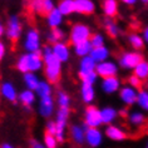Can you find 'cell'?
Here are the masks:
<instances>
[{"instance_id": "19", "label": "cell", "mask_w": 148, "mask_h": 148, "mask_svg": "<svg viewBox=\"0 0 148 148\" xmlns=\"http://www.w3.org/2000/svg\"><path fill=\"white\" fill-rule=\"evenodd\" d=\"M80 98H82V102L86 103L87 106H92V103L95 99V89L93 84H88V83L80 84Z\"/></svg>"}, {"instance_id": "4", "label": "cell", "mask_w": 148, "mask_h": 148, "mask_svg": "<svg viewBox=\"0 0 148 148\" xmlns=\"http://www.w3.org/2000/svg\"><path fill=\"white\" fill-rule=\"evenodd\" d=\"M92 36V30L87 24L84 23H77L74 24L69 33V42L74 47L79 43L87 42Z\"/></svg>"}, {"instance_id": "20", "label": "cell", "mask_w": 148, "mask_h": 148, "mask_svg": "<svg viewBox=\"0 0 148 148\" xmlns=\"http://www.w3.org/2000/svg\"><path fill=\"white\" fill-rule=\"evenodd\" d=\"M36 93L34 90H30V89H27L25 88L24 90L19 92V98H18V101H19L20 104L24 106L25 109H30V107L34 104V103L36 102Z\"/></svg>"}, {"instance_id": "21", "label": "cell", "mask_w": 148, "mask_h": 148, "mask_svg": "<svg viewBox=\"0 0 148 148\" xmlns=\"http://www.w3.org/2000/svg\"><path fill=\"white\" fill-rule=\"evenodd\" d=\"M63 20H64V15L59 12L58 8H55L53 12H50L45 16V21H47V25L49 27V29L60 28L63 24Z\"/></svg>"}, {"instance_id": "27", "label": "cell", "mask_w": 148, "mask_h": 148, "mask_svg": "<svg viewBox=\"0 0 148 148\" xmlns=\"http://www.w3.org/2000/svg\"><path fill=\"white\" fill-rule=\"evenodd\" d=\"M65 36H66V34L62 28L50 29L49 33L47 34V42L49 45H54V44H57V43L64 42Z\"/></svg>"}, {"instance_id": "37", "label": "cell", "mask_w": 148, "mask_h": 148, "mask_svg": "<svg viewBox=\"0 0 148 148\" xmlns=\"http://www.w3.org/2000/svg\"><path fill=\"white\" fill-rule=\"evenodd\" d=\"M90 43L93 48H101V47H106V36L102 33H93L90 36Z\"/></svg>"}, {"instance_id": "47", "label": "cell", "mask_w": 148, "mask_h": 148, "mask_svg": "<svg viewBox=\"0 0 148 148\" xmlns=\"http://www.w3.org/2000/svg\"><path fill=\"white\" fill-rule=\"evenodd\" d=\"M119 1L122 3V4L127 5V6H134L139 0H119Z\"/></svg>"}, {"instance_id": "36", "label": "cell", "mask_w": 148, "mask_h": 148, "mask_svg": "<svg viewBox=\"0 0 148 148\" xmlns=\"http://www.w3.org/2000/svg\"><path fill=\"white\" fill-rule=\"evenodd\" d=\"M137 106L139 107V109L142 110V112L148 113V90L147 89H139Z\"/></svg>"}, {"instance_id": "33", "label": "cell", "mask_w": 148, "mask_h": 148, "mask_svg": "<svg viewBox=\"0 0 148 148\" xmlns=\"http://www.w3.org/2000/svg\"><path fill=\"white\" fill-rule=\"evenodd\" d=\"M35 93L38 95L39 99L45 98V97H50V95L53 94V84H50L48 80H42Z\"/></svg>"}, {"instance_id": "30", "label": "cell", "mask_w": 148, "mask_h": 148, "mask_svg": "<svg viewBox=\"0 0 148 148\" xmlns=\"http://www.w3.org/2000/svg\"><path fill=\"white\" fill-rule=\"evenodd\" d=\"M57 8L64 16H69L75 13V1L74 0H59Z\"/></svg>"}, {"instance_id": "7", "label": "cell", "mask_w": 148, "mask_h": 148, "mask_svg": "<svg viewBox=\"0 0 148 148\" xmlns=\"http://www.w3.org/2000/svg\"><path fill=\"white\" fill-rule=\"evenodd\" d=\"M23 48L25 53H36L42 50V40H40V33L35 28H30L25 34V39L23 42Z\"/></svg>"}, {"instance_id": "15", "label": "cell", "mask_w": 148, "mask_h": 148, "mask_svg": "<svg viewBox=\"0 0 148 148\" xmlns=\"http://www.w3.org/2000/svg\"><path fill=\"white\" fill-rule=\"evenodd\" d=\"M104 136L112 142H123L127 139V132L124 131L121 125L118 124H110L107 125L104 129Z\"/></svg>"}, {"instance_id": "3", "label": "cell", "mask_w": 148, "mask_h": 148, "mask_svg": "<svg viewBox=\"0 0 148 148\" xmlns=\"http://www.w3.org/2000/svg\"><path fill=\"white\" fill-rule=\"evenodd\" d=\"M142 60H144V57L140 51L125 50L118 58V65L125 70H134L136 66Z\"/></svg>"}, {"instance_id": "12", "label": "cell", "mask_w": 148, "mask_h": 148, "mask_svg": "<svg viewBox=\"0 0 148 148\" xmlns=\"http://www.w3.org/2000/svg\"><path fill=\"white\" fill-rule=\"evenodd\" d=\"M89 128L86 123L83 124H72L69 127V137L73 140L74 144L82 146L86 143V133L87 129Z\"/></svg>"}, {"instance_id": "29", "label": "cell", "mask_w": 148, "mask_h": 148, "mask_svg": "<svg viewBox=\"0 0 148 148\" xmlns=\"http://www.w3.org/2000/svg\"><path fill=\"white\" fill-rule=\"evenodd\" d=\"M127 119L129 122V124L133 125V127H142L147 122V117L142 110H133V112L129 113Z\"/></svg>"}, {"instance_id": "39", "label": "cell", "mask_w": 148, "mask_h": 148, "mask_svg": "<svg viewBox=\"0 0 148 148\" xmlns=\"http://www.w3.org/2000/svg\"><path fill=\"white\" fill-rule=\"evenodd\" d=\"M43 143L47 148H58V139L55 136L48 134V133H44V138H43Z\"/></svg>"}, {"instance_id": "46", "label": "cell", "mask_w": 148, "mask_h": 148, "mask_svg": "<svg viewBox=\"0 0 148 148\" xmlns=\"http://www.w3.org/2000/svg\"><path fill=\"white\" fill-rule=\"evenodd\" d=\"M6 53V45L4 42H0V60H3Z\"/></svg>"}, {"instance_id": "48", "label": "cell", "mask_w": 148, "mask_h": 148, "mask_svg": "<svg viewBox=\"0 0 148 148\" xmlns=\"http://www.w3.org/2000/svg\"><path fill=\"white\" fill-rule=\"evenodd\" d=\"M142 36H143V39H144V42H146V44H148V25L142 30Z\"/></svg>"}, {"instance_id": "23", "label": "cell", "mask_w": 148, "mask_h": 148, "mask_svg": "<svg viewBox=\"0 0 148 148\" xmlns=\"http://www.w3.org/2000/svg\"><path fill=\"white\" fill-rule=\"evenodd\" d=\"M95 68H97V63H95L93 59H92L90 55L88 57H84L79 60V68H78V77H82L87 73L94 72Z\"/></svg>"}, {"instance_id": "24", "label": "cell", "mask_w": 148, "mask_h": 148, "mask_svg": "<svg viewBox=\"0 0 148 148\" xmlns=\"http://www.w3.org/2000/svg\"><path fill=\"white\" fill-rule=\"evenodd\" d=\"M127 42L129 44V47L136 51H140L144 48V45H146V42H144L142 34H139L137 32L129 33L127 35Z\"/></svg>"}, {"instance_id": "26", "label": "cell", "mask_w": 148, "mask_h": 148, "mask_svg": "<svg viewBox=\"0 0 148 148\" xmlns=\"http://www.w3.org/2000/svg\"><path fill=\"white\" fill-rule=\"evenodd\" d=\"M90 57L92 59L97 63H102V62H106V60H109V57H110V50L108 47H101V48H93L90 53Z\"/></svg>"}, {"instance_id": "22", "label": "cell", "mask_w": 148, "mask_h": 148, "mask_svg": "<svg viewBox=\"0 0 148 148\" xmlns=\"http://www.w3.org/2000/svg\"><path fill=\"white\" fill-rule=\"evenodd\" d=\"M101 113H102L103 124H106V125L114 124V122H116L117 118L119 117L118 109H116L114 107H110V106H107V107H104V108H102Z\"/></svg>"}, {"instance_id": "11", "label": "cell", "mask_w": 148, "mask_h": 148, "mask_svg": "<svg viewBox=\"0 0 148 148\" xmlns=\"http://www.w3.org/2000/svg\"><path fill=\"white\" fill-rule=\"evenodd\" d=\"M0 93H1V97L4 98L5 101L13 103L14 106H16L18 103H19V101H18V98H19V93H18L16 87L14 86V83L10 82V80H5V82L1 83Z\"/></svg>"}, {"instance_id": "45", "label": "cell", "mask_w": 148, "mask_h": 148, "mask_svg": "<svg viewBox=\"0 0 148 148\" xmlns=\"http://www.w3.org/2000/svg\"><path fill=\"white\" fill-rule=\"evenodd\" d=\"M118 113H119V117H122V118H128V116H129V110L127 109V107H123V108H119L118 109Z\"/></svg>"}, {"instance_id": "16", "label": "cell", "mask_w": 148, "mask_h": 148, "mask_svg": "<svg viewBox=\"0 0 148 148\" xmlns=\"http://www.w3.org/2000/svg\"><path fill=\"white\" fill-rule=\"evenodd\" d=\"M123 87L121 83V79L118 77H109L101 80V89L106 94H114L119 93L121 88Z\"/></svg>"}, {"instance_id": "40", "label": "cell", "mask_w": 148, "mask_h": 148, "mask_svg": "<svg viewBox=\"0 0 148 148\" xmlns=\"http://www.w3.org/2000/svg\"><path fill=\"white\" fill-rule=\"evenodd\" d=\"M29 9L34 14L43 15V0H30V3H29Z\"/></svg>"}, {"instance_id": "32", "label": "cell", "mask_w": 148, "mask_h": 148, "mask_svg": "<svg viewBox=\"0 0 148 148\" xmlns=\"http://www.w3.org/2000/svg\"><path fill=\"white\" fill-rule=\"evenodd\" d=\"M23 77H24L25 88H27V89H30V90L36 92L40 82H42V80L39 79L38 74H36V73H27V74H24Z\"/></svg>"}, {"instance_id": "5", "label": "cell", "mask_w": 148, "mask_h": 148, "mask_svg": "<svg viewBox=\"0 0 148 148\" xmlns=\"http://www.w3.org/2000/svg\"><path fill=\"white\" fill-rule=\"evenodd\" d=\"M21 33H23V24L19 15L13 14L8 18L6 21V33H5V38L12 43H15L20 39Z\"/></svg>"}, {"instance_id": "6", "label": "cell", "mask_w": 148, "mask_h": 148, "mask_svg": "<svg viewBox=\"0 0 148 148\" xmlns=\"http://www.w3.org/2000/svg\"><path fill=\"white\" fill-rule=\"evenodd\" d=\"M70 116V109L69 108H58L55 112V123L58 127L57 132V139L59 143H64L65 142V132L66 127H68V121Z\"/></svg>"}, {"instance_id": "14", "label": "cell", "mask_w": 148, "mask_h": 148, "mask_svg": "<svg viewBox=\"0 0 148 148\" xmlns=\"http://www.w3.org/2000/svg\"><path fill=\"white\" fill-rule=\"evenodd\" d=\"M104 140V132L99 128H88L86 133V144L90 148H98Z\"/></svg>"}, {"instance_id": "42", "label": "cell", "mask_w": 148, "mask_h": 148, "mask_svg": "<svg viewBox=\"0 0 148 148\" xmlns=\"http://www.w3.org/2000/svg\"><path fill=\"white\" fill-rule=\"evenodd\" d=\"M57 8L55 6V3L54 0H43V15H48L50 12H53V10Z\"/></svg>"}, {"instance_id": "34", "label": "cell", "mask_w": 148, "mask_h": 148, "mask_svg": "<svg viewBox=\"0 0 148 148\" xmlns=\"http://www.w3.org/2000/svg\"><path fill=\"white\" fill-rule=\"evenodd\" d=\"M70 103H72V99H70V95L66 93L65 90H58L57 92V106L58 108H69Z\"/></svg>"}, {"instance_id": "35", "label": "cell", "mask_w": 148, "mask_h": 148, "mask_svg": "<svg viewBox=\"0 0 148 148\" xmlns=\"http://www.w3.org/2000/svg\"><path fill=\"white\" fill-rule=\"evenodd\" d=\"M133 74L138 77L140 80H148V60L144 59L140 62L133 70Z\"/></svg>"}, {"instance_id": "1", "label": "cell", "mask_w": 148, "mask_h": 148, "mask_svg": "<svg viewBox=\"0 0 148 148\" xmlns=\"http://www.w3.org/2000/svg\"><path fill=\"white\" fill-rule=\"evenodd\" d=\"M16 69L20 73H38L42 69H44V59L42 50L36 51V53H23L19 55L16 60Z\"/></svg>"}, {"instance_id": "8", "label": "cell", "mask_w": 148, "mask_h": 148, "mask_svg": "<svg viewBox=\"0 0 148 148\" xmlns=\"http://www.w3.org/2000/svg\"><path fill=\"white\" fill-rule=\"evenodd\" d=\"M83 123H86L89 128H99L101 125H103L101 109L95 106H87L86 110H84Z\"/></svg>"}, {"instance_id": "10", "label": "cell", "mask_w": 148, "mask_h": 148, "mask_svg": "<svg viewBox=\"0 0 148 148\" xmlns=\"http://www.w3.org/2000/svg\"><path fill=\"white\" fill-rule=\"evenodd\" d=\"M138 89H136V88H133L131 86H128V84H125L121 88L119 93V99L121 102L123 103L124 106L127 107H131V106H134L137 104V99H138Z\"/></svg>"}, {"instance_id": "9", "label": "cell", "mask_w": 148, "mask_h": 148, "mask_svg": "<svg viewBox=\"0 0 148 148\" xmlns=\"http://www.w3.org/2000/svg\"><path fill=\"white\" fill-rule=\"evenodd\" d=\"M118 70H119V65L116 62L110 60V59L102 63H98L97 68H95V72L98 73V75L102 79L109 78V77H117Z\"/></svg>"}, {"instance_id": "52", "label": "cell", "mask_w": 148, "mask_h": 148, "mask_svg": "<svg viewBox=\"0 0 148 148\" xmlns=\"http://www.w3.org/2000/svg\"><path fill=\"white\" fill-rule=\"evenodd\" d=\"M146 89L148 90V80H147V82H146Z\"/></svg>"}, {"instance_id": "44", "label": "cell", "mask_w": 148, "mask_h": 148, "mask_svg": "<svg viewBox=\"0 0 148 148\" xmlns=\"http://www.w3.org/2000/svg\"><path fill=\"white\" fill-rule=\"evenodd\" d=\"M29 148H47V147L44 146L43 142H40V140L33 138V139L29 140Z\"/></svg>"}, {"instance_id": "2", "label": "cell", "mask_w": 148, "mask_h": 148, "mask_svg": "<svg viewBox=\"0 0 148 148\" xmlns=\"http://www.w3.org/2000/svg\"><path fill=\"white\" fill-rule=\"evenodd\" d=\"M43 59H44V75H45V80H48L50 84H57L60 80L63 63L53 53L43 55Z\"/></svg>"}, {"instance_id": "51", "label": "cell", "mask_w": 148, "mask_h": 148, "mask_svg": "<svg viewBox=\"0 0 148 148\" xmlns=\"http://www.w3.org/2000/svg\"><path fill=\"white\" fill-rule=\"evenodd\" d=\"M139 1H140V3H143L144 5H148V0H139Z\"/></svg>"}, {"instance_id": "13", "label": "cell", "mask_w": 148, "mask_h": 148, "mask_svg": "<svg viewBox=\"0 0 148 148\" xmlns=\"http://www.w3.org/2000/svg\"><path fill=\"white\" fill-rule=\"evenodd\" d=\"M38 113L40 117L47 118L49 119L51 116L55 114V101L53 97H45L39 99V104H38Z\"/></svg>"}, {"instance_id": "38", "label": "cell", "mask_w": 148, "mask_h": 148, "mask_svg": "<svg viewBox=\"0 0 148 148\" xmlns=\"http://www.w3.org/2000/svg\"><path fill=\"white\" fill-rule=\"evenodd\" d=\"M101 78V77L98 75V73L95 72H90V73H87V74H84V75L82 77H79V79L82 80V83H88V84H94L98 82V79Z\"/></svg>"}, {"instance_id": "18", "label": "cell", "mask_w": 148, "mask_h": 148, "mask_svg": "<svg viewBox=\"0 0 148 148\" xmlns=\"http://www.w3.org/2000/svg\"><path fill=\"white\" fill-rule=\"evenodd\" d=\"M51 47H53V54L62 63H66L70 59V48L65 42L57 43Z\"/></svg>"}, {"instance_id": "41", "label": "cell", "mask_w": 148, "mask_h": 148, "mask_svg": "<svg viewBox=\"0 0 148 148\" xmlns=\"http://www.w3.org/2000/svg\"><path fill=\"white\" fill-rule=\"evenodd\" d=\"M127 82H128V86L136 88V89H140V88H142V82L143 80H140L138 77L134 75V74H131V75L128 77Z\"/></svg>"}, {"instance_id": "49", "label": "cell", "mask_w": 148, "mask_h": 148, "mask_svg": "<svg viewBox=\"0 0 148 148\" xmlns=\"http://www.w3.org/2000/svg\"><path fill=\"white\" fill-rule=\"evenodd\" d=\"M5 33H6V28H5V25H4V24H0V35L4 36V35H5Z\"/></svg>"}, {"instance_id": "31", "label": "cell", "mask_w": 148, "mask_h": 148, "mask_svg": "<svg viewBox=\"0 0 148 148\" xmlns=\"http://www.w3.org/2000/svg\"><path fill=\"white\" fill-rule=\"evenodd\" d=\"M103 25H104V28L107 30V34H108L110 38L116 39L117 36L119 35L121 28H119V25L112 19V18H106V19L103 20Z\"/></svg>"}, {"instance_id": "17", "label": "cell", "mask_w": 148, "mask_h": 148, "mask_svg": "<svg viewBox=\"0 0 148 148\" xmlns=\"http://www.w3.org/2000/svg\"><path fill=\"white\" fill-rule=\"evenodd\" d=\"M74 1H75V13L80 15H92L97 8L93 0H74Z\"/></svg>"}, {"instance_id": "43", "label": "cell", "mask_w": 148, "mask_h": 148, "mask_svg": "<svg viewBox=\"0 0 148 148\" xmlns=\"http://www.w3.org/2000/svg\"><path fill=\"white\" fill-rule=\"evenodd\" d=\"M57 132H58V127H57L55 121L49 119L45 123V133H48V134H51V136H57Z\"/></svg>"}, {"instance_id": "25", "label": "cell", "mask_w": 148, "mask_h": 148, "mask_svg": "<svg viewBox=\"0 0 148 148\" xmlns=\"http://www.w3.org/2000/svg\"><path fill=\"white\" fill-rule=\"evenodd\" d=\"M102 9L106 18H114L119 10V0H103Z\"/></svg>"}, {"instance_id": "28", "label": "cell", "mask_w": 148, "mask_h": 148, "mask_svg": "<svg viewBox=\"0 0 148 148\" xmlns=\"http://www.w3.org/2000/svg\"><path fill=\"white\" fill-rule=\"evenodd\" d=\"M92 50H93V45H92L90 40L79 43V44H77V45L73 47L74 54H75L78 58H80V59L84 58V57H88V55H90Z\"/></svg>"}, {"instance_id": "53", "label": "cell", "mask_w": 148, "mask_h": 148, "mask_svg": "<svg viewBox=\"0 0 148 148\" xmlns=\"http://www.w3.org/2000/svg\"><path fill=\"white\" fill-rule=\"evenodd\" d=\"M146 148H148V142H147V144H146Z\"/></svg>"}, {"instance_id": "50", "label": "cell", "mask_w": 148, "mask_h": 148, "mask_svg": "<svg viewBox=\"0 0 148 148\" xmlns=\"http://www.w3.org/2000/svg\"><path fill=\"white\" fill-rule=\"evenodd\" d=\"M1 148H16L15 146H13V144H10V143H3L1 144Z\"/></svg>"}]
</instances>
